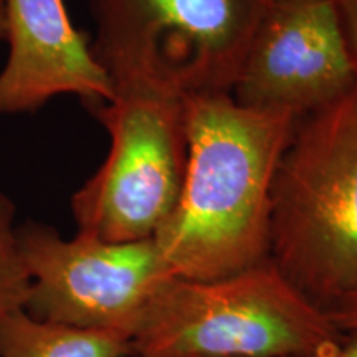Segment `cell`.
<instances>
[{
	"mask_svg": "<svg viewBox=\"0 0 357 357\" xmlns=\"http://www.w3.org/2000/svg\"><path fill=\"white\" fill-rule=\"evenodd\" d=\"M29 296L30 275L20 250L17 207L0 192V318L25 310Z\"/></svg>",
	"mask_w": 357,
	"mask_h": 357,
	"instance_id": "obj_10",
	"label": "cell"
},
{
	"mask_svg": "<svg viewBox=\"0 0 357 357\" xmlns=\"http://www.w3.org/2000/svg\"><path fill=\"white\" fill-rule=\"evenodd\" d=\"M19 242L30 275V314L131 341L155 289L172 276L154 238H65L55 227L29 220L19 225Z\"/></svg>",
	"mask_w": 357,
	"mask_h": 357,
	"instance_id": "obj_6",
	"label": "cell"
},
{
	"mask_svg": "<svg viewBox=\"0 0 357 357\" xmlns=\"http://www.w3.org/2000/svg\"><path fill=\"white\" fill-rule=\"evenodd\" d=\"M131 357H141V356H131Z\"/></svg>",
	"mask_w": 357,
	"mask_h": 357,
	"instance_id": "obj_15",
	"label": "cell"
},
{
	"mask_svg": "<svg viewBox=\"0 0 357 357\" xmlns=\"http://www.w3.org/2000/svg\"><path fill=\"white\" fill-rule=\"evenodd\" d=\"M185 116L184 182L154 242L176 278H225L270 260L273 182L301 118L231 93L189 96Z\"/></svg>",
	"mask_w": 357,
	"mask_h": 357,
	"instance_id": "obj_1",
	"label": "cell"
},
{
	"mask_svg": "<svg viewBox=\"0 0 357 357\" xmlns=\"http://www.w3.org/2000/svg\"><path fill=\"white\" fill-rule=\"evenodd\" d=\"M8 55L0 70V118L35 113L56 96L108 101L111 83L63 0H3Z\"/></svg>",
	"mask_w": 357,
	"mask_h": 357,
	"instance_id": "obj_8",
	"label": "cell"
},
{
	"mask_svg": "<svg viewBox=\"0 0 357 357\" xmlns=\"http://www.w3.org/2000/svg\"><path fill=\"white\" fill-rule=\"evenodd\" d=\"M354 86L333 0H271L231 96L248 108L303 118Z\"/></svg>",
	"mask_w": 357,
	"mask_h": 357,
	"instance_id": "obj_7",
	"label": "cell"
},
{
	"mask_svg": "<svg viewBox=\"0 0 357 357\" xmlns=\"http://www.w3.org/2000/svg\"><path fill=\"white\" fill-rule=\"evenodd\" d=\"M329 357H357V333H346L341 346Z\"/></svg>",
	"mask_w": 357,
	"mask_h": 357,
	"instance_id": "obj_13",
	"label": "cell"
},
{
	"mask_svg": "<svg viewBox=\"0 0 357 357\" xmlns=\"http://www.w3.org/2000/svg\"><path fill=\"white\" fill-rule=\"evenodd\" d=\"M270 261L326 311L357 288V84L296 124L271 192Z\"/></svg>",
	"mask_w": 357,
	"mask_h": 357,
	"instance_id": "obj_2",
	"label": "cell"
},
{
	"mask_svg": "<svg viewBox=\"0 0 357 357\" xmlns=\"http://www.w3.org/2000/svg\"><path fill=\"white\" fill-rule=\"evenodd\" d=\"M344 336L266 260L218 280L167 278L131 344L141 357H329Z\"/></svg>",
	"mask_w": 357,
	"mask_h": 357,
	"instance_id": "obj_3",
	"label": "cell"
},
{
	"mask_svg": "<svg viewBox=\"0 0 357 357\" xmlns=\"http://www.w3.org/2000/svg\"><path fill=\"white\" fill-rule=\"evenodd\" d=\"M131 339L38 319L26 310L0 318V357H131Z\"/></svg>",
	"mask_w": 357,
	"mask_h": 357,
	"instance_id": "obj_9",
	"label": "cell"
},
{
	"mask_svg": "<svg viewBox=\"0 0 357 357\" xmlns=\"http://www.w3.org/2000/svg\"><path fill=\"white\" fill-rule=\"evenodd\" d=\"M270 2L91 0V48L106 75H142L184 98L231 93Z\"/></svg>",
	"mask_w": 357,
	"mask_h": 357,
	"instance_id": "obj_5",
	"label": "cell"
},
{
	"mask_svg": "<svg viewBox=\"0 0 357 357\" xmlns=\"http://www.w3.org/2000/svg\"><path fill=\"white\" fill-rule=\"evenodd\" d=\"M0 40H6V10H3V0H0Z\"/></svg>",
	"mask_w": 357,
	"mask_h": 357,
	"instance_id": "obj_14",
	"label": "cell"
},
{
	"mask_svg": "<svg viewBox=\"0 0 357 357\" xmlns=\"http://www.w3.org/2000/svg\"><path fill=\"white\" fill-rule=\"evenodd\" d=\"M329 314L342 333H357V288L337 301Z\"/></svg>",
	"mask_w": 357,
	"mask_h": 357,
	"instance_id": "obj_12",
	"label": "cell"
},
{
	"mask_svg": "<svg viewBox=\"0 0 357 357\" xmlns=\"http://www.w3.org/2000/svg\"><path fill=\"white\" fill-rule=\"evenodd\" d=\"M357 84V0H333Z\"/></svg>",
	"mask_w": 357,
	"mask_h": 357,
	"instance_id": "obj_11",
	"label": "cell"
},
{
	"mask_svg": "<svg viewBox=\"0 0 357 357\" xmlns=\"http://www.w3.org/2000/svg\"><path fill=\"white\" fill-rule=\"evenodd\" d=\"M111 98L91 106L109 134L100 169L71 197L77 234L106 242L154 238L181 194L187 98L142 75L108 73Z\"/></svg>",
	"mask_w": 357,
	"mask_h": 357,
	"instance_id": "obj_4",
	"label": "cell"
}]
</instances>
